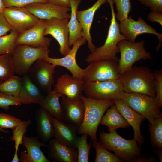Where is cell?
<instances>
[{
  "instance_id": "1",
  "label": "cell",
  "mask_w": 162,
  "mask_h": 162,
  "mask_svg": "<svg viewBox=\"0 0 162 162\" xmlns=\"http://www.w3.org/2000/svg\"><path fill=\"white\" fill-rule=\"evenodd\" d=\"M80 98L84 106L82 123L78 127L77 133L87 134L92 142L97 141V132L105 112L114 103L113 100H97L81 95Z\"/></svg>"
},
{
  "instance_id": "2",
  "label": "cell",
  "mask_w": 162,
  "mask_h": 162,
  "mask_svg": "<svg viewBox=\"0 0 162 162\" xmlns=\"http://www.w3.org/2000/svg\"><path fill=\"white\" fill-rule=\"evenodd\" d=\"M119 80L125 92L140 93L155 97L153 73L148 67L133 66L120 76Z\"/></svg>"
},
{
  "instance_id": "3",
  "label": "cell",
  "mask_w": 162,
  "mask_h": 162,
  "mask_svg": "<svg viewBox=\"0 0 162 162\" xmlns=\"http://www.w3.org/2000/svg\"><path fill=\"white\" fill-rule=\"evenodd\" d=\"M107 2L110 6L112 19L107 38L103 46L96 47L94 52H91L87 56L85 60L88 63L93 61L101 59L112 60L118 61L119 59L116 56L117 54L119 52L117 44L120 40L126 39L121 33L119 24L116 20L113 1L112 0H107Z\"/></svg>"
},
{
  "instance_id": "4",
  "label": "cell",
  "mask_w": 162,
  "mask_h": 162,
  "mask_svg": "<svg viewBox=\"0 0 162 162\" xmlns=\"http://www.w3.org/2000/svg\"><path fill=\"white\" fill-rule=\"evenodd\" d=\"M100 142L107 149L112 150L124 162H133L141 154L140 147L135 139L128 140L120 136L116 130L100 134Z\"/></svg>"
},
{
  "instance_id": "5",
  "label": "cell",
  "mask_w": 162,
  "mask_h": 162,
  "mask_svg": "<svg viewBox=\"0 0 162 162\" xmlns=\"http://www.w3.org/2000/svg\"><path fill=\"white\" fill-rule=\"evenodd\" d=\"M49 52L48 48L17 45L11 54L15 74L23 76L28 74L33 64L38 59H44L48 56Z\"/></svg>"
},
{
  "instance_id": "6",
  "label": "cell",
  "mask_w": 162,
  "mask_h": 162,
  "mask_svg": "<svg viewBox=\"0 0 162 162\" xmlns=\"http://www.w3.org/2000/svg\"><path fill=\"white\" fill-rule=\"evenodd\" d=\"M145 41L132 42L122 40L117 44L120 53L118 60V69L120 76L130 69L136 62L141 60H152L150 53L144 47Z\"/></svg>"
},
{
  "instance_id": "7",
  "label": "cell",
  "mask_w": 162,
  "mask_h": 162,
  "mask_svg": "<svg viewBox=\"0 0 162 162\" xmlns=\"http://www.w3.org/2000/svg\"><path fill=\"white\" fill-rule=\"evenodd\" d=\"M120 100L147 118L150 124L153 123L155 118L162 116L160 108L155 97L142 94L124 92Z\"/></svg>"
},
{
  "instance_id": "8",
  "label": "cell",
  "mask_w": 162,
  "mask_h": 162,
  "mask_svg": "<svg viewBox=\"0 0 162 162\" xmlns=\"http://www.w3.org/2000/svg\"><path fill=\"white\" fill-rule=\"evenodd\" d=\"M85 69L82 80L85 83L119 80L118 61L101 59L90 62Z\"/></svg>"
},
{
  "instance_id": "9",
  "label": "cell",
  "mask_w": 162,
  "mask_h": 162,
  "mask_svg": "<svg viewBox=\"0 0 162 162\" xmlns=\"http://www.w3.org/2000/svg\"><path fill=\"white\" fill-rule=\"evenodd\" d=\"M86 97L97 100H120L124 93L119 80L85 83Z\"/></svg>"
},
{
  "instance_id": "10",
  "label": "cell",
  "mask_w": 162,
  "mask_h": 162,
  "mask_svg": "<svg viewBox=\"0 0 162 162\" xmlns=\"http://www.w3.org/2000/svg\"><path fill=\"white\" fill-rule=\"evenodd\" d=\"M2 13L13 30L19 34L32 27L40 20L24 7L6 8Z\"/></svg>"
},
{
  "instance_id": "11",
  "label": "cell",
  "mask_w": 162,
  "mask_h": 162,
  "mask_svg": "<svg viewBox=\"0 0 162 162\" xmlns=\"http://www.w3.org/2000/svg\"><path fill=\"white\" fill-rule=\"evenodd\" d=\"M119 28L121 33L127 40L135 42L137 37L141 34L148 33L156 35L159 43L156 48L159 51L162 46V34L148 24L141 17H138L137 20H133L131 16L120 22Z\"/></svg>"
},
{
  "instance_id": "12",
  "label": "cell",
  "mask_w": 162,
  "mask_h": 162,
  "mask_svg": "<svg viewBox=\"0 0 162 162\" xmlns=\"http://www.w3.org/2000/svg\"><path fill=\"white\" fill-rule=\"evenodd\" d=\"M56 67L44 59H39L31 66L28 75L32 81H35L48 93L52 91V88L54 83L53 75Z\"/></svg>"
},
{
  "instance_id": "13",
  "label": "cell",
  "mask_w": 162,
  "mask_h": 162,
  "mask_svg": "<svg viewBox=\"0 0 162 162\" xmlns=\"http://www.w3.org/2000/svg\"><path fill=\"white\" fill-rule=\"evenodd\" d=\"M69 20L68 19L56 18L46 20L45 36L51 35L57 41L59 45L60 52L64 56L71 49L69 45Z\"/></svg>"
},
{
  "instance_id": "14",
  "label": "cell",
  "mask_w": 162,
  "mask_h": 162,
  "mask_svg": "<svg viewBox=\"0 0 162 162\" xmlns=\"http://www.w3.org/2000/svg\"><path fill=\"white\" fill-rule=\"evenodd\" d=\"M46 28V20H40L32 27L19 34L16 41V45L26 44L35 47L48 48L51 39L45 37L44 33Z\"/></svg>"
},
{
  "instance_id": "15",
  "label": "cell",
  "mask_w": 162,
  "mask_h": 162,
  "mask_svg": "<svg viewBox=\"0 0 162 162\" xmlns=\"http://www.w3.org/2000/svg\"><path fill=\"white\" fill-rule=\"evenodd\" d=\"M86 41L84 37L81 38L73 44L70 52L64 57L53 58L48 56L44 59L56 66H60L65 68L71 72L73 76L82 80L84 69L81 68L78 65L76 57L79 49Z\"/></svg>"
},
{
  "instance_id": "16",
  "label": "cell",
  "mask_w": 162,
  "mask_h": 162,
  "mask_svg": "<svg viewBox=\"0 0 162 162\" xmlns=\"http://www.w3.org/2000/svg\"><path fill=\"white\" fill-rule=\"evenodd\" d=\"M24 7L40 20L55 18L69 20L70 17V8L58 6L49 2L33 3Z\"/></svg>"
},
{
  "instance_id": "17",
  "label": "cell",
  "mask_w": 162,
  "mask_h": 162,
  "mask_svg": "<svg viewBox=\"0 0 162 162\" xmlns=\"http://www.w3.org/2000/svg\"><path fill=\"white\" fill-rule=\"evenodd\" d=\"M84 83L82 80L66 74L58 78L52 91L65 95L70 100H75L80 98L83 92Z\"/></svg>"
},
{
  "instance_id": "18",
  "label": "cell",
  "mask_w": 162,
  "mask_h": 162,
  "mask_svg": "<svg viewBox=\"0 0 162 162\" xmlns=\"http://www.w3.org/2000/svg\"><path fill=\"white\" fill-rule=\"evenodd\" d=\"M22 145L26 148L20 154V161L22 162H50L41 149V147H47V145L40 142L38 136H23Z\"/></svg>"
},
{
  "instance_id": "19",
  "label": "cell",
  "mask_w": 162,
  "mask_h": 162,
  "mask_svg": "<svg viewBox=\"0 0 162 162\" xmlns=\"http://www.w3.org/2000/svg\"><path fill=\"white\" fill-rule=\"evenodd\" d=\"M113 100L118 111L133 128V139L141 147L144 143V140L141 133L140 125L145 118L121 100L113 99Z\"/></svg>"
},
{
  "instance_id": "20",
  "label": "cell",
  "mask_w": 162,
  "mask_h": 162,
  "mask_svg": "<svg viewBox=\"0 0 162 162\" xmlns=\"http://www.w3.org/2000/svg\"><path fill=\"white\" fill-rule=\"evenodd\" d=\"M107 2V0H97L91 7L85 10H77V18L82 27L83 37L86 39L91 52H94L96 48L92 42L90 34L94 15L96 11Z\"/></svg>"
},
{
  "instance_id": "21",
  "label": "cell",
  "mask_w": 162,
  "mask_h": 162,
  "mask_svg": "<svg viewBox=\"0 0 162 162\" xmlns=\"http://www.w3.org/2000/svg\"><path fill=\"white\" fill-rule=\"evenodd\" d=\"M52 121L55 138L62 144L76 148L78 127L71 123H64L53 117Z\"/></svg>"
},
{
  "instance_id": "22",
  "label": "cell",
  "mask_w": 162,
  "mask_h": 162,
  "mask_svg": "<svg viewBox=\"0 0 162 162\" xmlns=\"http://www.w3.org/2000/svg\"><path fill=\"white\" fill-rule=\"evenodd\" d=\"M47 147L50 156L58 162H77L78 152L76 148L62 144L55 138L49 140Z\"/></svg>"
},
{
  "instance_id": "23",
  "label": "cell",
  "mask_w": 162,
  "mask_h": 162,
  "mask_svg": "<svg viewBox=\"0 0 162 162\" xmlns=\"http://www.w3.org/2000/svg\"><path fill=\"white\" fill-rule=\"evenodd\" d=\"M35 120L38 137L45 142L52 139L54 136L52 116L40 107L35 112Z\"/></svg>"
},
{
  "instance_id": "24",
  "label": "cell",
  "mask_w": 162,
  "mask_h": 162,
  "mask_svg": "<svg viewBox=\"0 0 162 162\" xmlns=\"http://www.w3.org/2000/svg\"><path fill=\"white\" fill-rule=\"evenodd\" d=\"M61 103L65 110V120L78 127L82 122L84 114V106L80 99L71 100L66 96L62 97Z\"/></svg>"
},
{
  "instance_id": "25",
  "label": "cell",
  "mask_w": 162,
  "mask_h": 162,
  "mask_svg": "<svg viewBox=\"0 0 162 162\" xmlns=\"http://www.w3.org/2000/svg\"><path fill=\"white\" fill-rule=\"evenodd\" d=\"M22 85L17 97L22 104H39L44 97L28 74L22 77Z\"/></svg>"
},
{
  "instance_id": "26",
  "label": "cell",
  "mask_w": 162,
  "mask_h": 162,
  "mask_svg": "<svg viewBox=\"0 0 162 162\" xmlns=\"http://www.w3.org/2000/svg\"><path fill=\"white\" fill-rule=\"evenodd\" d=\"M63 94L52 91L44 97L39 104L46 110L52 117L59 120H65V112L60 101Z\"/></svg>"
},
{
  "instance_id": "27",
  "label": "cell",
  "mask_w": 162,
  "mask_h": 162,
  "mask_svg": "<svg viewBox=\"0 0 162 162\" xmlns=\"http://www.w3.org/2000/svg\"><path fill=\"white\" fill-rule=\"evenodd\" d=\"M106 110L103 116L100 123L101 125L107 126L108 130L112 131L119 128H126L130 125L119 112L114 104Z\"/></svg>"
},
{
  "instance_id": "28",
  "label": "cell",
  "mask_w": 162,
  "mask_h": 162,
  "mask_svg": "<svg viewBox=\"0 0 162 162\" xmlns=\"http://www.w3.org/2000/svg\"><path fill=\"white\" fill-rule=\"evenodd\" d=\"M82 0H70L71 13L68 22L69 45L70 47L79 39L83 37L82 29L77 17L79 4Z\"/></svg>"
},
{
  "instance_id": "29",
  "label": "cell",
  "mask_w": 162,
  "mask_h": 162,
  "mask_svg": "<svg viewBox=\"0 0 162 162\" xmlns=\"http://www.w3.org/2000/svg\"><path fill=\"white\" fill-rule=\"evenodd\" d=\"M22 77L14 75L0 84V92L17 97L22 85Z\"/></svg>"
},
{
  "instance_id": "30",
  "label": "cell",
  "mask_w": 162,
  "mask_h": 162,
  "mask_svg": "<svg viewBox=\"0 0 162 162\" xmlns=\"http://www.w3.org/2000/svg\"><path fill=\"white\" fill-rule=\"evenodd\" d=\"M148 128L152 146L162 148V116L155 118L152 124L149 123Z\"/></svg>"
},
{
  "instance_id": "31",
  "label": "cell",
  "mask_w": 162,
  "mask_h": 162,
  "mask_svg": "<svg viewBox=\"0 0 162 162\" xmlns=\"http://www.w3.org/2000/svg\"><path fill=\"white\" fill-rule=\"evenodd\" d=\"M93 142V146L96 151L95 162H124L122 159L105 148L100 142Z\"/></svg>"
},
{
  "instance_id": "32",
  "label": "cell",
  "mask_w": 162,
  "mask_h": 162,
  "mask_svg": "<svg viewBox=\"0 0 162 162\" xmlns=\"http://www.w3.org/2000/svg\"><path fill=\"white\" fill-rule=\"evenodd\" d=\"M18 34L13 30L8 34L0 37V55L12 54L17 45L16 41Z\"/></svg>"
},
{
  "instance_id": "33",
  "label": "cell",
  "mask_w": 162,
  "mask_h": 162,
  "mask_svg": "<svg viewBox=\"0 0 162 162\" xmlns=\"http://www.w3.org/2000/svg\"><path fill=\"white\" fill-rule=\"evenodd\" d=\"M81 134L80 136L77 137L75 144L78 152L77 162H88L92 144L87 142V134L83 133Z\"/></svg>"
},
{
  "instance_id": "34",
  "label": "cell",
  "mask_w": 162,
  "mask_h": 162,
  "mask_svg": "<svg viewBox=\"0 0 162 162\" xmlns=\"http://www.w3.org/2000/svg\"><path fill=\"white\" fill-rule=\"evenodd\" d=\"M15 74L11 55H0V84Z\"/></svg>"
},
{
  "instance_id": "35",
  "label": "cell",
  "mask_w": 162,
  "mask_h": 162,
  "mask_svg": "<svg viewBox=\"0 0 162 162\" xmlns=\"http://www.w3.org/2000/svg\"><path fill=\"white\" fill-rule=\"evenodd\" d=\"M32 123L29 118L22 122L13 130V135L11 138L15 142V151L18 152L20 145L22 144V140L26 133L28 127Z\"/></svg>"
},
{
  "instance_id": "36",
  "label": "cell",
  "mask_w": 162,
  "mask_h": 162,
  "mask_svg": "<svg viewBox=\"0 0 162 162\" xmlns=\"http://www.w3.org/2000/svg\"><path fill=\"white\" fill-rule=\"evenodd\" d=\"M117 10L116 18L120 22L127 19L132 9L131 0H112Z\"/></svg>"
},
{
  "instance_id": "37",
  "label": "cell",
  "mask_w": 162,
  "mask_h": 162,
  "mask_svg": "<svg viewBox=\"0 0 162 162\" xmlns=\"http://www.w3.org/2000/svg\"><path fill=\"white\" fill-rule=\"evenodd\" d=\"M21 119L4 113H0V128L14 130L22 122Z\"/></svg>"
},
{
  "instance_id": "38",
  "label": "cell",
  "mask_w": 162,
  "mask_h": 162,
  "mask_svg": "<svg viewBox=\"0 0 162 162\" xmlns=\"http://www.w3.org/2000/svg\"><path fill=\"white\" fill-rule=\"evenodd\" d=\"M154 87L156 92L155 100L160 108L162 106V70H155L153 73Z\"/></svg>"
},
{
  "instance_id": "39",
  "label": "cell",
  "mask_w": 162,
  "mask_h": 162,
  "mask_svg": "<svg viewBox=\"0 0 162 162\" xmlns=\"http://www.w3.org/2000/svg\"><path fill=\"white\" fill-rule=\"evenodd\" d=\"M22 104L18 97L0 92V108L5 110L9 109L10 106H20Z\"/></svg>"
},
{
  "instance_id": "40",
  "label": "cell",
  "mask_w": 162,
  "mask_h": 162,
  "mask_svg": "<svg viewBox=\"0 0 162 162\" xmlns=\"http://www.w3.org/2000/svg\"><path fill=\"white\" fill-rule=\"evenodd\" d=\"M5 8L16 7H24L25 6L35 3H47L49 2L47 0H2Z\"/></svg>"
},
{
  "instance_id": "41",
  "label": "cell",
  "mask_w": 162,
  "mask_h": 162,
  "mask_svg": "<svg viewBox=\"0 0 162 162\" xmlns=\"http://www.w3.org/2000/svg\"><path fill=\"white\" fill-rule=\"evenodd\" d=\"M142 4L149 7L151 11L162 13V0H138Z\"/></svg>"
},
{
  "instance_id": "42",
  "label": "cell",
  "mask_w": 162,
  "mask_h": 162,
  "mask_svg": "<svg viewBox=\"0 0 162 162\" xmlns=\"http://www.w3.org/2000/svg\"><path fill=\"white\" fill-rule=\"evenodd\" d=\"M13 30L2 13H0V37L7 34L8 32Z\"/></svg>"
},
{
  "instance_id": "43",
  "label": "cell",
  "mask_w": 162,
  "mask_h": 162,
  "mask_svg": "<svg viewBox=\"0 0 162 162\" xmlns=\"http://www.w3.org/2000/svg\"><path fill=\"white\" fill-rule=\"evenodd\" d=\"M148 19L152 22H156L162 26V13L151 11L148 14Z\"/></svg>"
},
{
  "instance_id": "44",
  "label": "cell",
  "mask_w": 162,
  "mask_h": 162,
  "mask_svg": "<svg viewBox=\"0 0 162 162\" xmlns=\"http://www.w3.org/2000/svg\"><path fill=\"white\" fill-rule=\"evenodd\" d=\"M49 3L55 5L70 8V0H47Z\"/></svg>"
},
{
  "instance_id": "45",
  "label": "cell",
  "mask_w": 162,
  "mask_h": 162,
  "mask_svg": "<svg viewBox=\"0 0 162 162\" xmlns=\"http://www.w3.org/2000/svg\"><path fill=\"white\" fill-rule=\"evenodd\" d=\"M156 161V160L153 157L150 156L148 158H146L139 156L134 160L133 162H153Z\"/></svg>"
},
{
  "instance_id": "46",
  "label": "cell",
  "mask_w": 162,
  "mask_h": 162,
  "mask_svg": "<svg viewBox=\"0 0 162 162\" xmlns=\"http://www.w3.org/2000/svg\"><path fill=\"white\" fill-rule=\"evenodd\" d=\"M155 152L157 154L159 161L162 162V148H159L158 150L155 151Z\"/></svg>"
},
{
  "instance_id": "47",
  "label": "cell",
  "mask_w": 162,
  "mask_h": 162,
  "mask_svg": "<svg viewBox=\"0 0 162 162\" xmlns=\"http://www.w3.org/2000/svg\"><path fill=\"white\" fill-rule=\"evenodd\" d=\"M20 161V159L19 158L18 152H15L13 157V159L12 160V162H19Z\"/></svg>"
},
{
  "instance_id": "48",
  "label": "cell",
  "mask_w": 162,
  "mask_h": 162,
  "mask_svg": "<svg viewBox=\"0 0 162 162\" xmlns=\"http://www.w3.org/2000/svg\"><path fill=\"white\" fill-rule=\"evenodd\" d=\"M5 8L2 0H0V13H2Z\"/></svg>"
},
{
  "instance_id": "49",
  "label": "cell",
  "mask_w": 162,
  "mask_h": 162,
  "mask_svg": "<svg viewBox=\"0 0 162 162\" xmlns=\"http://www.w3.org/2000/svg\"><path fill=\"white\" fill-rule=\"evenodd\" d=\"M0 130H2L1 128H0Z\"/></svg>"
}]
</instances>
